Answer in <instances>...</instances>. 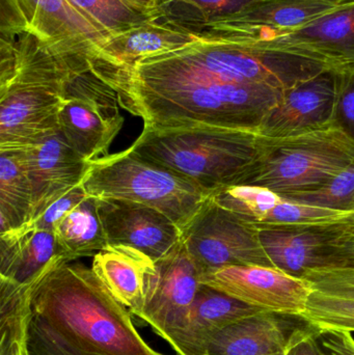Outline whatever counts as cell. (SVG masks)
Returning <instances> with one entry per match:
<instances>
[{
	"label": "cell",
	"instance_id": "cell-38",
	"mask_svg": "<svg viewBox=\"0 0 354 355\" xmlns=\"http://www.w3.org/2000/svg\"><path fill=\"white\" fill-rule=\"evenodd\" d=\"M320 1L330 2V3L336 4V6H342L346 4L353 3L354 0H320Z\"/></svg>",
	"mask_w": 354,
	"mask_h": 355
},
{
	"label": "cell",
	"instance_id": "cell-11",
	"mask_svg": "<svg viewBox=\"0 0 354 355\" xmlns=\"http://www.w3.org/2000/svg\"><path fill=\"white\" fill-rule=\"evenodd\" d=\"M201 272L181 241L156 261L145 284V300L133 316L174 347L201 287Z\"/></svg>",
	"mask_w": 354,
	"mask_h": 355
},
{
	"label": "cell",
	"instance_id": "cell-23",
	"mask_svg": "<svg viewBox=\"0 0 354 355\" xmlns=\"http://www.w3.org/2000/svg\"><path fill=\"white\" fill-rule=\"evenodd\" d=\"M155 262L136 248L108 245L94 256L93 269L108 291L131 314L145 300V284Z\"/></svg>",
	"mask_w": 354,
	"mask_h": 355
},
{
	"label": "cell",
	"instance_id": "cell-30",
	"mask_svg": "<svg viewBox=\"0 0 354 355\" xmlns=\"http://www.w3.org/2000/svg\"><path fill=\"white\" fill-rule=\"evenodd\" d=\"M303 279L311 284L314 291L354 300V267L313 270L307 273Z\"/></svg>",
	"mask_w": 354,
	"mask_h": 355
},
{
	"label": "cell",
	"instance_id": "cell-16",
	"mask_svg": "<svg viewBox=\"0 0 354 355\" xmlns=\"http://www.w3.org/2000/svg\"><path fill=\"white\" fill-rule=\"evenodd\" d=\"M18 150L33 196V220L73 188L82 184L91 162L79 155L60 129L28 147Z\"/></svg>",
	"mask_w": 354,
	"mask_h": 355
},
{
	"label": "cell",
	"instance_id": "cell-35",
	"mask_svg": "<svg viewBox=\"0 0 354 355\" xmlns=\"http://www.w3.org/2000/svg\"><path fill=\"white\" fill-rule=\"evenodd\" d=\"M195 6L200 10L202 25L215 19L231 16L242 10L254 0H182Z\"/></svg>",
	"mask_w": 354,
	"mask_h": 355
},
{
	"label": "cell",
	"instance_id": "cell-32",
	"mask_svg": "<svg viewBox=\"0 0 354 355\" xmlns=\"http://www.w3.org/2000/svg\"><path fill=\"white\" fill-rule=\"evenodd\" d=\"M28 347L30 355H78L33 314L29 327Z\"/></svg>",
	"mask_w": 354,
	"mask_h": 355
},
{
	"label": "cell",
	"instance_id": "cell-4",
	"mask_svg": "<svg viewBox=\"0 0 354 355\" xmlns=\"http://www.w3.org/2000/svg\"><path fill=\"white\" fill-rule=\"evenodd\" d=\"M89 196L147 205L170 217L180 229L199 212L211 193L191 180L128 148L91 160L82 182Z\"/></svg>",
	"mask_w": 354,
	"mask_h": 355
},
{
	"label": "cell",
	"instance_id": "cell-34",
	"mask_svg": "<svg viewBox=\"0 0 354 355\" xmlns=\"http://www.w3.org/2000/svg\"><path fill=\"white\" fill-rule=\"evenodd\" d=\"M285 355H328L319 340V329L306 322L293 334Z\"/></svg>",
	"mask_w": 354,
	"mask_h": 355
},
{
	"label": "cell",
	"instance_id": "cell-22",
	"mask_svg": "<svg viewBox=\"0 0 354 355\" xmlns=\"http://www.w3.org/2000/svg\"><path fill=\"white\" fill-rule=\"evenodd\" d=\"M64 260L53 232L23 227L0 234V277L27 283Z\"/></svg>",
	"mask_w": 354,
	"mask_h": 355
},
{
	"label": "cell",
	"instance_id": "cell-10",
	"mask_svg": "<svg viewBox=\"0 0 354 355\" xmlns=\"http://www.w3.org/2000/svg\"><path fill=\"white\" fill-rule=\"evenodd\" d=\"M116 93L91 72L67 83L58 129L71 147L91 162L108 155L123 125Z\"/></svg>",
	"mask_w": 354,
	"mask_h": 355
},
{
	"label": "cell",
	"instance_id": "cell-5",
	"mask_svg": "<svg viewBox=\"0 0 354 355\" xmlns=\"http://www.w3.org/2000/svg\"><path fill=\"white\" fill-rule=\"evenodd\" d=\"M2 33H26L74 75L91 72L110 35L71 0H1Z\"/></svg>",
	"mask_w": 354,
	"mask_h": 355
},
{
	"label": "cell",
	"instance_id": "cell-15",
	"mask_svg": "<svg viewBox=\"0 0 354 355\" xmlns=\"http://www.w3.org/2000/svg\"><path fill=\"white\" fill-rule=\"evenodd\" d=\"M98 212L108 245L131 246L154 262L163 258L182 239V232L176 223L147 205L98 198Z\"/></svg>",
	"mask_w": 354,
	"mask_h": 355
},
{
	"label": "cell",
	"instance_id": "cell-8",
	"mask_svg": "<svg viewBox=\"0 0 354 355\" xmlns=\"http://www.w3.org/2000/svg\"><path fill=\"white\" fill-rule=\"evenodd\" d=\"M181 232L201 275L232 265L274 267L257 225L216 204L211 196Z\"/></svg>",
	"mask_w": 354,
	"mask_h": 355
},
{
	"label": "cell",
	"instance_id": "cell-1",
	"mask_svg": "<svg viewBox=\"0 0 354 355\" xmlns=\"http://www.w3.org/2000/svg\"><path fill=\"white\" fill-rule=\"evenodd\" d=\"M31 309L78 355H164L143 339L130 311L82 263H57L35 286Z\"/></svg>",
	"mask_w": 354,
	"mask_h": 355
},
{
	"label": "cell",
	"instance_id": "cell-25",
	"mask_svg": "<svg viewBox=\"0 0 354 355\" xmlns=\"http://www.w3.org/2000/svg\"><path fill=\"white\" fill-rule=\"evenodd\" d=\"M53 234L64 258L69 262L95 256L107 248L98 212V198L91 196L85 198L56 223Z\"/></svg>",
	"mask_w": 354,
	"mask_h": 355
},
{
	"label": "cell",
	"instance_id": "cell-27",
	"mask_svg": "<svg viewBox=\"0 0 354 355\" xmlns=\"http://www.w3.org/2000/svg\"><path fill=\"white\" fill-rule=\"evenodd\" d=\"M110 37L128 31L152 17L123 0H71ZM156 16V15H155Z\"/></svg>",
	"mask_w": 354,
	"mask_h": 355
},
{
	"label": "cell",
	"instance_id": "cell-26",
	"mask_svg": "<svg viewBox=\"0 0 354 355\" xmlns=\"http://www.w3.org/2000/svg\"><path fill=\"white\" fill-rule=\"evenodd\" d=\"M33 215V189L20 153L0 150V234L29 225Z\"/></svg>",
	"mask_w": 354,
	"mask_h": 355
},
{
	"label": "cell",
	"instance_id": "cell-19",
	"mask_svg": "<svg viewBox=\"0 0 354 355\" xmlns=\"http://www.w3.org/2000/svg\"><path fill=\"white\" fill-rule=\"evenodd\" d=\"M306 322L301 316L261 311L220 329L205 355H285L293 334Z\"/></svg>",
	"mask_w": 354,
	"mask_h": 355
},
{
	"label": "cell",
	"instance_id": "cell-36",
	"mask_svg": "<svg viewBox=\"0 0 354 355\" xmlns=\"http://www.w3.org/2000/svg\"><path fill=\"white\" fill-rule=\"evenodd\" d=\"M319 340L328 355H354V339L351 331L319 329Z\"/></svg>",
	"mask_w": 354,
	"mask_h": 355
},
{
	"label": "cell",
	"instance_id": "cell-7",
	"mask_svg": "<svg viewBox=\"0 0 354 355\" xmlns=\"http://www.w3.org/2000/svg\"><path fill=\"white\" fill-rule=\"evenodd\" d=\"M68 81L37 71L0 80V150L28 147L58 129Z\"/></svg>",
	"mask_w": 354,
	"mask_h": 355
},
{
	"label": "cell",
	"instance_id": "cell-9",
	"mask_svg": "<svg viewBox=\"0 0 354 355\" xmlns=\"http://www.w3.org/2000/svg\"><path fill=\"white\" fill-rule=\"evenodd\" d=\"M257 227L274 266L293 277L303 279L313 270L354 267V220Z\"/></svg>",
	"mask_w": 354,
	"mask_h": 355
},
{
	"label": "cell",
	"instance_id": "cell-24",
	"mask_svg": "<svg viewBox=\"0 0 354 355\" xmlns=\"http://www.w3.org/2000/svg\"><path fill=\"white\" fill-rule=\"evenodd\" d=\"M50 270L27 283L0 277V355H30L28 339L33 290Z\"/></svg>",
	"mask_w": 354,
	"mask_h": 355
},
{
	"label": "cell",
	"instance_id": "cell-12",
	"mask_svg": "<svg viewBox=\"0 0 354 355\" xmlns=\"http://www.w3.org/2000/svg\"><path fill=\"white\" fill-rule=\"evenodd\" d=\"M218 37L319 60L335 69L354 66V2L339 6L299 28L249 37Z\"/></svg>",
	"mask_w": 354,
	"mask_h": 355
},
{
	"label": "cell",
	"instance_id": "cell-2",
	"mask_svg": "<svg viewBox=\"0 0 354 355\" xmlns=\"http://www.w3.org/2000/svg\"><path fill=\"white\" fill-rule=\"evenodd\" d=\"M257 131L209 125L143 127L131 149L213 193L237 185L255 159Z\"/></svg>",
	"mask_w": 354,
	"mask_h": 355
},
{
	"label": "cell",
	"instance_id": "cell-14",
	"mask_svg": "<svg viewBox=\"0 0 354 355\" xmlns=\"http://www.w3.org/2000/svg\"><path fill=\"white\" fill-rule=\"evenodd\" d=\"M337 69L330 68L283 92L258 127L263 137H289L333 126Z\"/></svg>",
	"mask_w": 354,
	"mask_h": 355
},
{
	"label": "cell",
	"instance_id": "cell-28",
	"mask_svg": "<svg viewBox=\"0 0 354 355\" xmlns=\"http://www.w3.org/2000/svg\"><path fill=\"white\" fill-rule=\"evenodd\" d=\"M303 319L320 329L354 331V300L314 291L308 300Z\"/></svg>",
	"mask_w": 354,
	"mask_h": 355
},
{
	"label": "cell",
	"instance_id": "cell-33",
	"mask_svg": "<svg viewBox=\"0 0 354 355\" xmlns=\"http://www.w3.org/2000/svg\"><path fill=\"white\" fill-rule=\"evenodd\" d=\"M87 196H89V193L85 191L82 184H80V185L67 192L64 196L58 198L53 204L50 205L41 216L37 217L35 220H33V223H29V225H25V227L53 232L56 223H57L67 213L70 212L74 207L80 204Z\"/></svg>",
	"mask_w": 354,
	"mask_h": 355
},
{
	"label": "cell",
	"instance_id": "cell-6",
	"mask_svg": "<svg viewBox=\"0 0 354 355\" xmlns=\"http://www.w3.org/2000/svg\"><path fill=\"white\" fill-rule=\"evenodd\" d=\"M181 50L200 64L249 85L285 89L332 68L319 60L260 49L227 37L195 33Z\"/></svg>",
	"mask_w": 354,
	"mask_h": 355
},
{
	"label": "cell",
	"instance_id": "cell-3",
	"mask_svg": "<svg viewBox=\"0 0 354 355\" xmlns=\"http://www.w3.org/2000/svg\"><path fill=\"white\" fill-rule=\"evenodd\" d=\"M354 164V141L336 125L289 137L258 139L255 159L237 185L289 198L324 187Z\"/></svg>",
	"mask_w": 354,
	"mask_h": 355
},
{
	"label": "cell",
	"instance_id": "cell-37",
	"mask_svg": "<svg viewBox=\"0 0 354 355\" xmlns=\"http://www.w3.org/2000/svg\"><path fill=\"white\" fill-rule=\"evenodd\" d=\"M123 1L149 16H155L159 12V8H158L159 0H123Z\"/></svg>",
	"mask_w": 354,
	"mask_h": 355
},
{
	"label": "cell",
	"instance_id": "cell-29",
	"mask_svg": "<svg viewBox=\"0 0 354 355\" xmlns=\"http://www.w3.org/2000/svg\"><path fill=\"white\" fill-rule=\"evenodd\" d=\"M287 198L333 210L354 211V164L324 187Z\"/></svg>",
	"mask_w": 354,
	"mask_h": 355
},
{
	"label": "cell",
	"instance_id": "cell-18",
	"mask_svg": "<svg viewBox=\"0 0 354 355\" xmlns=\"http://www.w3.org/2000/svg\"><path fill=\"white\" fill-rule=\"evenodd\" d=\"M338 8L320 0H254L231 16L202 25V33L243 37L278 33L299 28Z\"/></svg>",
	"mask_w": 354,
	"mask_h": 355
},
{
	"label": "cell",
	"instance_id": "cell-17",
	"mask_svg": "<svg viewBox=\"0 0 354 355\" xmlns=\"http://www.w3.org/2000/svg\"><path fill=\"white\" fill-rule=\"evenodd\" d=\"M214 202L257 225H333L354 220V211L295 202L265 187L233 185L212 194Z\"/></svg>",
	"mask_w": 354,
	"mask_h": 355
},
{
	"label": "cell",
	"instance_id": "cell-31",
	"mask_svg": "<svg viewBox=\"0 0 354 355\" xmlns=\"http://www.w3.org/2000/svg\"><path fill=\"white\" fill-rule=\"evenodd\" d=\"M334 124L354 141V66L337 69Z\"/></svg>",
	"mask_w": 354,
	"mask_h": 355
},
{
	"label": "cell",
	"instance_id": "cell-13",
	"mask_svg": "<svg viewBox=\"0 0 354 355\" xmlns=\"http://www.w3.org/2000/svg\"><path fill=\"white\" fill-rule=\"evenodd\" d=\"M209 286L254 308L301 316L314 290L305 279L263 265H232L201 275Z\"/></svg>",
	"mask_w": 354,
	"mask_h": 355
},
{
	"label": "cell",
	"instance_id": "cell-21",
	"mask_svg": "<svg viewBox=\"0 0 354 355\" xmlns=\"http://www.w3.org/2000/svg\"><path fill=\"white\" fill-rule=\"evenodd\" d=\"M261 311L202 284L172 349L178 355H205L208 342L220 329Z\"/></svg>",
	"mask_w": 354,
	"mask_h": 355
},
{
	"label": "cell",
	"instance_id": "cell-20",
	"mask_svg": "<svg viewBox=\"0 0 354 355\" xmlns=\"http://www.w3.org/2000/svg\"><path fill=\"white\" fill-rule=\"evenodd\" d=\"M157 16L112 35L104 48L102 60L91 70L127 68L139 60L179 49L195 40V33L158 22Z\"/></svg>",
	"mask_w": 354,
	"mask_h": 355
}]
</instances>
